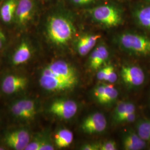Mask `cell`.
Here are the masks:
<instances>
[{
  "label": "cell",
  "mask_w": 150,
  "mask_h": 150,
  "mask_svg": "<svg viewBox=\"0 0 150 150\" xmlns=\"http://www.w3.org/2000/svg\"><path fill=\"white\" fill-rule=\"evenodd\" d=\"M136 17L142 26L150 29V6L143 7L137 11Z\"/></svg>",
  "instance_id": "cell-20"
},
{
  "label": "cell",
  "mask_w": 150,
  "mask_h": 150,
  "mask_svg": "<svg viewBox=\"0 0 150 150\" xmlns=\"http://www.w3.org/2000/svg\"><path fill=\"white\" fill-rule=\"evenodd\" d=\"M134 112H136V107L134 104L131 102H120L115 110V120L117 122H121L127 115Z\"/></svg>",
  "instance_id": "cell-18"
},
{
  "label": "cell",
  "mask_w": 150,
  "mask_h": 150,
  "mask_svg": "<svg viewBox=\"0 0 150 150\" xmlns=\"http://www.w3.org/2000/svg\"><path fill=\"white\" fill-rule=\"evenodd\" d=\"M28 80L22 75L9 74L5 76L1 83V91L7 95H11L24 90L28 86Z\"/></svg>",
  "instance_id": "cell-8"
},
{
  "label": "cell",
  "mask_w": 150,
  "mask_h": 150,
  "mask_svg": "<svg viewBox=\"0 0 150 150\" xmlns=\"http://www.w3.org/2000/svg\"></svg>",
  "instance_id": "cell-34"
},
{
  "label": "cell",
  "mask_w": 150,
  "mask_h": 150,
  "mask_svg": "<svg viewBox=\"0 0 150 150\" xmlns=\"http://www.w3.org/2000/svg\"><path fill=\"white\" fill-rule=\"evenodd\" d=\"M109 53L107 48L100 45L92 52L90 57V66L92 70H98L108 59Z\"/></svg>",
  "instance_id": "cell-14"
},
{
  "label": "cell",
  "mask_w": 150,
  "mask_h": 150,
  "mask_svg": "<svg viewBox=\"0 0 150 150\" xmlns=\"http://www.w3.org/2000/svg\"><path fill=\"white\" fill-rule=\"evenodd\" d=\"M137 132L139 137L145 141H150V120H145L137 124Z\"/></svg>",
  "instance_id": "cell-19"
},
{
  "label": "cell",
  "mask_w": 150,
  "mask_h": 150,
  "mask_svg": "<svg viewBox=\"0 0 150 150\" xmlns=\"http://www.w3.org/2000/svg\"><path fill=\"white\" fill-rule=\"evenodd\" d=\"M148 1H150V0H148Z\"/></svg>",
  "instance_id": "cell-33"
},
{
  "label": "cell",
  "mask_w": 150,
  "mask_h": 150,
  "mask_svg": "<svg viewBox=\"0 0 150 150\" xmlns=\"http://www.w3.org/2000/svg\"><path fill=\"white\" fill-rule=\"evenodd\" d=\"M10 112L15 118L22 120H30L37 113L36 103L30 98H22L13 102L10 107Z\"/></svg>",
  "instance_id": "cell-5"
},
{
  "label": "cell",
  "mask_w": 150,
  "mask_h": 150,
  "mask_svg": "<svg viewBox=\"0 0 150 150\" xmlns=\"http://www.w3.org/2000/svg\"><path fill=\"white\" fill-rule=\"evenodd\" d=\"M106 74V67H104L99 70L97 73V78L100 81L105 80Z\"/></svg>",
  "instance_id": "cell-29"
},
{
  "label": "cell",
  "mask_w": 150,
  "mask_h": 150,
  "mask_svg": "<svg viewBox=\"0 0 150 150\" xmlns=\"http://www.w3.org/2000/svg\"><path fill=\"white\" fill-rule=\"evenodd\" d=\"M75 30L70 20L63 16H51L47 22V33L50 40L56 45H64L72 39Z\"/></svg>",
  "instance_id": "cell-2"
},
{
  "label": "cell",
  "mask_w": 150,
  "mask_h": 150,
  "mask_svg": "<svg viewBox=\"0 0 150 150\" xmlns=\"http://www.w3.org/2000/svg\"><path fill=\"white\" fill-rule=\"evenodd\" d=\"M100 145L97 144H85L81 147V150H100Z\"/></svg>",
  "instance_id": "cell-27"
},
{
  "label": "cell",
  "mask_w": 150,
  "mask_h": 150,
  "mask_svg": "<svg viewBox=\"0 0 150 150\" xmlns=\"http://www.w3.org/2000/svg\"><path fill=\"white\" fill-rule=\"evenodd\" d=\"M136 117V112L130 113L123 118L121 122H132L135 120Z\"/></svg>",
  "instance_id": "cell-30"
},
{
  "label": "cell",
  "mask_w": 150,
  "mask_h": 150,
  "mask_svg": "<svg viewBox=\"0 0 150 150\" xmlns=\"http://www.w3.org/2000/svg\"><path fill=\"white\" fill-rule=\"evenodd\" d=\"M73 140L74 134L69 129H61L54 135V144L59 149L69 147L72 143Z\"/></svg>",
  "instance_id": "cell-17"
},
{
  "label": "cell",
  "mask_w": 150,
  "mask_h": 150,
  "mask_svg": "<svg viewBox=\"0 0 150 150\" xmlns=\"http://www.w3.org/2000/svg\"><path fill=\"white\" fill-rule=\"evenodd\" d=\"M107 121L101 113H93L87 116L81 125V129L86 134L102 132L106 128Z\"/></svg>",
  "instance_id": "cell-9"
},
{
  "label": "cell",
  "mask_w": 150,
  "mask_h": 150,
  "mask_svg": "<svg viewBox=\"0 0 150 150\" xmlns=\"http://www.w3.org/2000/svg\"><path fill=\"white\" fill-rule=\"evenodd\" d=\"M72 1L77 5H85L93 2L95 0H72Z\"/></svg>",
  "instance_id": "cell-31"
},
{
  "label": "cell",
  "mask_w": 150,
  "mask_h": 150,
  "mask_svg": "<svg viewBox=\"0 0 150 150\" xmlns=\"http://www.w3.org/2000/svg\"><path fill=\"white\" fill-rule=\"evenodd\" d=\"M121 75L124 82L129 86L139 87L145 80L144 71L137 66H126L121 69Z\"/></svg>",
  "instance_id": "cell-10"
},
{
  "label": "cell",
  "mask_w": 150,
  "mask_h": 150,
  "mask_svg": "<svg viewBox=\"0 0 150 150\" xmlns=\"http://www.w3.org/2000/svg\"><path fill=\"white\" fill-rule=\"evenodd\" d=\"M76 102L68 99H59L54 101L49 107V112L64 120L72 118L77 112Z\"/></svg>",
  "instance_id": "cell-6"
},
{
  "label": "cell",
  "mask_w": 150,
  "mask_h": 150,
  "mask_svg": "<svg viewBox=\"0 0 150 150\" xmlns=\"http://www.w3.org/2000/svg\"><path fill=\"white\" fill-rule=\"evenodd\" d=\"M90 13L95 21L106 27L117 26L122 22L120 12L112 6H97L91 10Z\"/></svg>",
  "instance_id": "cell-4"
},
{
  "label": "cell",
  "mask_w": 150,
  "mask_h": 150,
  "mask_svg": "<svg viewBox=\"0 0 150 150\" xmlns=\"http://www.w3.org/2000/svg\"><path fill=\"white\" fill-rule=\"evenodd\" d=\"M119 42L126 50L140 56H150V38L144 35L125 33L119 38Z\"/></svg>",
  "instance_id": "cell-3"
},
{
  "label": "cell",
  "mask_w": 150,
  "mask_h": 150,
  "mask_svg": "<svg viewBox=\"0 0 150 150\" xmlns=\"http://www.w3.org/2000/svg\"><path fill=\"white\" fill-rule=\"evenodd\" d=\"M54 150V147L52 144L51 142H50L48 141L43 139L40 150Z\"/></svg>",
  "instance_id": "cell-26"
},
{
  "label": "cell",
  "mask_w": 150,
  "mask_h": 150,
  "mask_svg": "<svg viewBox=\"0 0 150 150\" xmlns=\"http://www.w3.org/2000/svg\"><path fill=\"white\" fill-rule=\"evenodd\" d=\"M31 139L30 132L25 129L10 131L7 133L4 138L6 145L15 150H25Z\"/></svg>",
  "instance_id": "cell-7"
},
{
  "label": "cell",
  "mask_w": 150,
  "mask_h": 150,
  "mask_svg": "<svg viewBox=\"0 0 150 150\" xmlns=\"http://www.w3.org/2000/svg\"><path fill=\"white\" fill-rule=\"evenodd\" d=\"M123 145L125 150H139L145 148L146 142L137 134L129 133L123 139Z\"/></svg>",
  "instance_id": "cell-16"
},
{
  "label": "cell",
  "mask_w": 150,
  "mask_h": 150,
  "mask_svg": "<svg viewBox=\"0 0 150 150\" xmlns=\"http://www.w3.org/2000/svg\"><path fill=\"white\" fill-rule=\"evenodd\" d=\"M7 41L5 33L0 28V50L4 47Z\"/></svg>",
  "instance_id": "cell-28"
},
{
  "label": "cell",
  "mask_w": 150,
  "mask_h": 150,
  "mask_svg": "<svg viewBox=\"0 0 150 150\" xmlns=\"http://www.w3.org/2000/svg\"><path fill=\"white\" fill-rule=\"evenodd\" d=\"M105 90L104 95L99 101L101 104L112 102L118 96V91L112 85H105Z\"/></svg>",
  "instance_id": "cell-21"
},
{
  "label": "cell",
  "mask_w": 150,
  "mask_h": 150,
  "mask_svg": "<svg viewBox=\"0 0 150 150\" xmlns=\"http://www.w3.org/2000/svg\"><path fill=\"white\" fill-rule=\"evenodd\" d=\"M34 11L33 0H18L15 20L19 26H25L32 18Z\"/></svg>",
  "instance_id": "cell-11"
},
{
  "label": "cell",
  "mask_w": 150,
  "mask_h": 150,
  "mask_svg": "<svg viewBox=\"0 0 150 150\" xmlns=\"http://www.w3.org/2000/svg\"><path fill=\"white\" fill-rule=\"evenodd\" d=\"M116 149V144L113 141H108L100 146V150H115Z\"/></svg>",
  "instance_id": "cell-24"
},
{
  "label": "cell",
  "mask_w": 150,
  "mask_h": 150,
  "mask_svg": "<svg viewBox=\"0 0 150 150\" xmlns=\"http://www.w3.org/2000/svg\"><path fill=\"white\" fill-rule=\"evenodd\" d=\"M32 50L28 42L25 40L20 43L11 57V64L13 66L25 64L31 59Z\"/></svg>",
  "instance_id": "cell-12"
},
{
  "label": "cell",
  "mask_w": 150,
  "mask_h": 150,
  "mask_svg": "<svg viewBox=\"0 0 150 150\" xmlns=\"http://www.w3.org/2000/svg\"><path fill=\"white\" fill-rule=\"evenodd\" d=\"M101 37L100 35H86L79 38L77 43V49L79 54L83 56L88 54Z\"/></svg>",
  "instance_id": "cell-13"
},
{
  "label": "cell",
  "mask_w": 150,
  "mask_h": 150,
  "mask_svg": "<svg viewBox=\"0 0 150 150\" xmlns=\"http://www.w3.org/2000/svg\"><path fill=\"white\" fill-rule=\"evenodd\" d=\"M106 67V81L109 83H113L115 82L117 79V75L112 66H108Z\"/></svg>",
  "instance_id": "cell-22"
},
{
  "label": "cell",
  "mask_w": 150,
  "mask_h": 150,
  "mask_svg": "<svg viewBox=\"0 0 150 150\" xmlns=\"http://www.w3.org/2000/svg\"><path fill=\"white\" fill-rule=\"evenodd\" d=\"M18 0H7L0 8V18L3 22L10 23L15 20Z\"/></svg>",
  "instance_id": "cell-15"
},
{
  "label": "cell",
  "mask_w": 150,
  "mask_h": 150,
  "mask_svg": "<svg viewBox=\"0 0 150 150\" xmlns=\"http://www.w3.org/2000/svg\"><path fill=\"white\" fill-rule=\"evenodd\" d=\"M5 150V148H4V147H2V146H0V150Z\"/></svg>",
  "instance_id": "cell-32"
},
{
  "label": "cell",
  "mask_w": 150,
  "mask_h": 150,
  "mask_svg": "<svg viewBox=\"0 0 150 150\" xmlns=\"http://www.w3.org/2000/svg\"><path fill=\"white\" fill-rule=\"evenodd\" d=\"M43 139L41 137H36L35 139H31L25 150H40Z\"/></svg>",
  "instance_id": "cell-23"
},
{
  "label": "cell",
  "mask_w": 150,
  "mask_h": 150,
  "mask_svg": "<svg viewBox=\"0 0 150 150\" xmlns=\"http://www.w3.org/2000/svg\"><path fill=\"white\" fill-rule=\"evenodd\" d=\"M38 81L45 91L59 92L73 88L77 83L78 77L76 70L70 64L57 60L43 68Z\"/></svg>",
  "instance_id": "cell-1"
},
{
  "label": "cell",
  "mask_w": 150,
  "mask_h": 150,
  "mask_svg": "<svg viewBox=\"0 0 150 150\" xmlns=\"http://www.w3.org/2000/svg\"><path fill=\"white\" fill-rule=\"evenodd\" d=\"M105 90V85H99L97 86L95 89V96L96 97L98 101L99 102L104 95Z\"/></svg>",
  "instance_id": "cell-25"
}]
</instances>
